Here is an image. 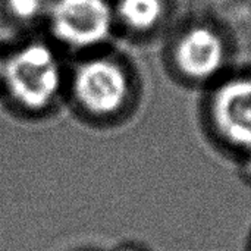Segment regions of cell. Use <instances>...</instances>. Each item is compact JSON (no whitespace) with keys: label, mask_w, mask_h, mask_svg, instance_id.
Wrapping results in <instances>:
<instances>
[{"label":"cell","mask_w":251,"mask_h":251,"mask_svg":"<svg viewBox=\"0 0 251 251\" xmlns=\"http://www.w3.org/2000/svg\"><path fill=\"white\" fill-rule=\"evenodd\" d=\"M62 53L49 38H31L4 49L0 96L12 110L38 118L51 112L66 91Z\"/></svg>","instance_id":"cell-1"},{"label":"cell","mask_w":251,"mask_h":251,"mask_svg":"<svg viewBox=\"0 0 251 251\" xmlns=\"http://www.w3.org/2000/svg\"><path fill=\"white\" fill-rule=\"evenodd\" d=\"M44 21L60 50L91 51L109 40L115 12L107 0H50Z\"/></svg>","instance_id":"cell-2"},{"label":"cell","mask_w":251,"mask_h":251,"mask_svg":"<svg viewBox=\"0 0 251 251\" xmlns=\"http://www.w3.org/2000/svg\"><path fill=\"white\" fill-rule=\"evenodd\" d=\"M66 90L82 112L103 118L125 106L129 96V79L119 63L96 56L84 59L72 72H68Z\"/></svg>","instance_id":"cell-3"},{"label":"cell","mask_w":251,"mask_h":251,"mask_svg":"<svg viewBox=\"0 0 251 251\" xmlns=\"http://www.w3.org/2000/svg\"><path fill=\"white\" fill-rule=\"evenodd\" d=\"M212 116L228 143L251 153V76L231 78L218 87Z\"/></svg>","instance_id":"cell-4"},{"label":"cell","mask_w":251,"mask_h":251,"mask_svg":"<svg viewBox=\"0 0 251 251\" xmlns=\"http://www.w3.org/2000/svg\"><path fill=\"white\" fill-rule=\"evenodd\" d=\"M226 59L222 37L209 26H193L185 31L175 47L178 69L188 78L207 79L216 75Z\"/></svg>","instance_id":"cell-5"},{"label":"cell","mask_w":251,"mask_h":251,"mask_svg":"<svg viewBox=\"0 0 251 251\" xmlns=\"http://www.w3.org/2000/svg\"><path fill=\"white\" fill-rule=\"evenodd\" d=\"M116 13L124 25L134 31H149L154 28L163 13V0H119Z\"/></svg>","instance_id":"cell-6"},{"label":"cell","mask_w":251,"mask_h":251,"mask_svg":"<svg viewBox=\"0 0 251 251\" xmlns=\"http://www.w3.org/2000/svg\"><path fill=\"white\" fill-rule=\"evenodd\" d=\"M49 4V0H6L9 16L22 25H29L40 19H46Z\"/></svg>","instance_id":"cell-7"},{"label":"cell","mask_w":251,"mask_h":251,"mask_svg":"<svg viewBox=\"0 0 251 251\" xmlns=\"http://www.w3.org/2000/svg\"><path fill=\"white\" fill-rule=\"evenodd\" d=\"M3 56H4V49L0 47V78H1V69H3Z\"/></svg>","instance_id":"cell-8"},{"label":"cell","mask_w":251,"mask_h":251,"mask_svg":"<svg viewBox=\"0 0 251 251\" xmlns=\"http://www.w3.org/2000/svg\"><path fill=\"white\" fill-rule=\"evenodd\" d=\"M121 251H140V250H135V249H124V250Z\"/></svg>","instance_id":"cell-9"},{"label":"cell","mask_w":251,"mask_h":251,"mask_svg":"<svg viewBox=\"0 0 251 251\" xmlns=\"http://www.w3.org/2000/svg\"><path fill=\"white\" fill-rule=\"evenodd\" d=\"M250 172H251V166H250Z\"/></svg>","instance_id":"cell-10"}]
</instances>
